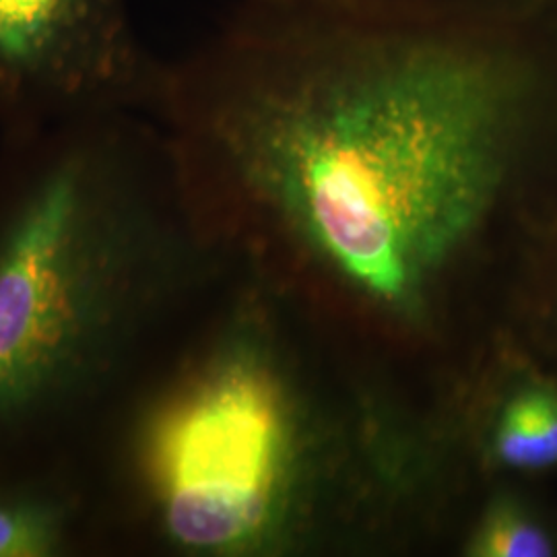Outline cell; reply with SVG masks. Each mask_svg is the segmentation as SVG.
<instances>
[{"label":"cell","mask_w":557,"mask_h":557,"mask_svg":"<svg viewBox=\"0 0 557 557\" xmlns=\"http://www.w3.org/2000/svg\"><path fill=\"white\" fill-rule=\"evenodd\" d=\"M341 34L242 21L163 79L180 190L341 319L440 343L502 239L535 83L457 29Z\"/></svg>","instance_id":"cell-1"},{"label":"cell","mask_w":557,"mask_h":557,"mask_svg":"<svg viewBox=\"0 0 557 557\" xmlns=\"http://www.w3.org/2000/svg\"><path fill=\"white\" fill-rule=\"evenodd\" d=\"M153 232L119 112L57 124L0 211V434L119 366L160 294Z\"/></svg>","instance_id":"cell-2"},{"label":"cell","mask_w":557,"mask_h":557,"mask_svg":"<svg viewBox=\"0 0 557 557\" xmlns=\"http://www.w3.org/2000/svg\"><path fill=\"white\" fill-rule=\"evenodd\" d=\"M139 460L161 529L178 547H257L278 515L292 469L281 384L250 351L221 354L153 409Z\"/></svg>","instance_id":"cell-3"},{"label":"cell","mask_w":557,"mask_h":557,"mask_svg":"<svg viewBox=\"0 0 557 557\" xmlns=\"http://www.w3.org/2000/svg\"><path fill=\"white\" fill-rule=\"evenodd\" d=\"M147 83L128 0H0V131L119 112Z\"/></svg>","instance_id":"cell-4"},{"label":"cell","mask_w":557,"mask_h":557,"mask_svg":"<svg viewBox=\"0 0 557 557\" xmlns=\"http://www.w3.org/2000/svg\"><path fill=\"white\" fill-rule=\"evenodd\" d=\"M490 453L502 469L539 473L557 467V382L520 372L499 398Z\"/></svg>","instance_id":"cell-5"},{"label":"cell","mask_w":557,"mask_h":557,"mask_svg":"<svg viewBox=\"0 0 557 557\" xmlns=\"http://www.w3.org/2000/svg\"><path fill=\"white\" fill-rule=\"evenodd\" d=\"M473 554L483 557H547L556 554L549 529L515 496L496 499L481 518Z\"/></svg>","instance_id":"cell-6"},{"label":"cell","mask_w":557,"mask_h":557,"mask_svg":"<svg viewBox=\"0 0 557 557\" xmlns=\"http://www.w3.org/2000/svg\"><path fill=\"white\" fill-rule=\"evenodd\" d=\"M64 539V510L36 496L0 498V557L48 556Z\"/></svg>","instance_id":"cell-7"},{"label":"cell","mask_w":557,"mask_h":557,"mask_svg":"<svg viewBox=\"0 0 557 557\" xmlns=\"http://www.w3.org/2000/svg\"><path fill=\"white\" fill-rule=\"evenodd\" d=\"M554 287H556V294H554V301H552V304H554V306H556V314H557V285H554Z\"/></svg>","instance_id":"cell-8"}]
</instances>
